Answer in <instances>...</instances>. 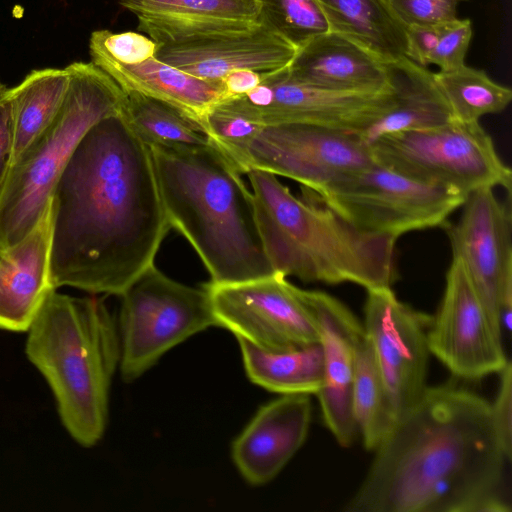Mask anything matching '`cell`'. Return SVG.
<instances>
[{
	"instance_id": "cell-1",
	"label": "cell",
	"mask_w": 512,
	"mask_h": 512,
	"mask_svg": "<svg viewBox=\"0 0 512 512\" xmlns=\"http://www.w3.org/2000/svg\"><path fill=\"white\" fill-rule=\"evenodd\" d=\"M52 288L120 296L150 265L171 225L149 147L120 113L83 135L54 186Z\"/></svg>"
},
{
	"instance_id": "cell-2",
	"label": "cell",
	"mask_w": 512,
	"mask_h": 512,
	"mask_svg": "<svg viewBox=\"0 0 512 512\" xmlns=\"http://www.w3.org/2000/svg\"><path fill=\"white\" fill-rule=\"evenodd\" d=\"M348 512H509L491 403L454 386L428 387L375 449Z\"/></svg>"
},
{
	"instance_id": "cell-3",
	"label": "cell",
	"mask_w": 512,
	"mask_h": 512,
	"mask_svg": "<svg viewBox=\"0 0 512 512\" xmlns=\"http://www.w3.org/2000/svg\"><path fill=\"white\" fill-rule=\"evenodd\" d=\"M163 207L212 284L274 274L259 234L251 190L213 142L149 147Z\"/></svg>"
},
{
	"instance_id": "cell-4",
	"label": "cell",
	"mask_w": 512,
	"mask_h": 512,
	"mask_svg": "<svg viewBox=\"0 0 512 512\" xmlns=\"http://www.w3.org/2000/svg\"><path fill=\"white\" fill-rule=\"evenodd\" d=\"M245 174L275 273L304 282H350L366 290L391 287L396 238L358 229L308 188V196L300 199L270 172L250 169Z\"/></svg>"
},
{
	"instance_id": "cell-5",
	"label": "cell",
	"mask_w": 512,
	"mask_h": 512,
	"mask_svg": "<svg viewBox=\"0 0 512 512\" xmlns=\"http://www.w3.org/2000/svg\"><path fill=\"white\" fill-rule=\"evenodd\" d=\"M27 332L26 355L49 384L63 426L78 444L96 445L120 363L117 323L104 301L51 289Z\"/></svg>"
},
{
	"instance_id": "cell-6",
	"label": "cell",
	"mask_w": 512,
	"mask_h": 512,
	"mask_svg": "<svg viewBox=\"0 0 512 512\" xmlns=\"http://www.w3.org/2000/svg\"><path fill=\"white\" fill-rule=\"evenodd\" d=\"M70 81L59 113L0 183V252L21 241L45 212L57 180L86 131L120 113L126 94L92 62L66 67Z\"/></svg>"
},
{
	"instance_id": "cell-7",
	"label": "cell",
	"mask_w": 512,
	"mask_h": 512,
	"mask_svg": "<svg viewBox=\"0 0 512 512\" xmlns=\"http://www.w3.org/2000/svg\"><path fill=\"white\" fill-rule=\"evenodd\" d=\"M117 323L122 379L141 377L170 349L217 326L206 286L177 282L155 264L120 295Z\"/></svg>"
},
{
	"instance_id": "cell-8",
	"label": "cell",
	"mask_w": 512,
	"mask_h": 512,
	"mask_svg": "<svg viewBox=\"0 0 512 512\" xmlns=\"http://www.w3.org/2000/svg\"><path fill=\"white\" fill-rule=\"evenodd\" d=\"M369 147L376 162L466 197L496 186L511 191V170L479 122L453 119L433 128L383 135Z\"/></svg>"
},
{
	"instance_id": "cell-9",
	"label": "cell",
	"mask_w": 512,
	"mask_h": 512,
	"mask_svg": "<svg viewBox=\"0 0 512 512\" xmlns=\"http://www.w3.org/2000/svg\"><path fill=\"white\" fill-rule=\"evenodd\" d=\"M313 193L358 229L396 239L414 230L444 228L467 198L376 161Z\"/></svg>"
},
{
	"instance_id": "cell-10",
	"label": "cell",
	"mask_w": 512,
	"mask_h": 512,
	"mask_svg": "<svg viewBox=\"0 0 512 512\" xmlns=\"http://www.w3.org/2000/svg\"><path fill=\"white\" fill-rule=\"evenodd\" d=\"M229 158L242 174L264 170L313 192L375 162L356 134L301 123L263 126Z\"/></svg>"
},
{
	"instance_id": "cell-11",
	"label": "cell",
	"mask_w": 512,
	"mask_h": 512,
	"mask_svg": "<svg viewBox=\"0 0 512 512\" xmlns=\"http://www.w3.org/2000/svg\"><path fill=\"white\" fill-rule=\"evenodd\" d=\"M287 67L262 73L261 82L253 90L217 106L261 127L301 123L358 135L392 101L391 85L379 92L323 90L293 80Z\"/></svg>"
},
{
	"instance_id": "cell-12",
	"label": "cell",
	"mask_w": 512,
	"mask_h": 512,
	"mask_svg": "<svg viewBox=\"0 0 512 512\" xmlns=\"http://www.w3.org/2000/svg\"><path fill=\"white\" fill-rule=\"evenodd\" d=\"M217 327L254 346L282 351L319 342L315 318L281 274L254 280L205 284Z\"/></svg>"
},
{
	"instance_id": "cell-13",
	"label": "cell",
	"mask_w": 512,
	"mask_h": 512,
	"mask_svg": "<svg viewBox=\"0 0 512 512\" xmlns=\"http://www.w3.org/2000/svg\"><path fill=\"white\" fill-rule=\"evenodd\" d=\"M456 224L447 223L453 257L462 263L494 330L502 336L500 303L512 299L510 196L501 202L493 188L470 193Z\"/></svg>"
},
{
	"instance_id": "cell-14",
	"label": "cell",
	"mask_w": 512,
	"mask_h": 512,
	"mask_svg": "<svg viewBox=\"0 0 512 512\" xmlns=\"http://www.w3.org/2000/svg\"><path fill=\"white\" fill-rule=\"evenodd\" d=\"M367 292L363 327L398 420L427 388V333L432 317L399 301L391 287Z\"/></svg>"
},
{
	"instance_id": "cell-15",
	"label": "cell",
	"mask_w": 512,
	"mask_h": 512,
	"mask_svg": "<svg viewBox=\"0 0 512 512\" xmlns=\"http://www.w3.org/2000/svg\"><path fill=\"white\" fill-rule=\"evenodd\" d=\"M428 348L454 375L478 379L509 362L466 271L453 257L439 310L427 333Z\"/></svg>"
},
{
	"instance_id": "cell-16",
	"label": "cell",
	"mask_w": 512,
	"mask_h": 512,
	"mask_svg": "<svg viewBox=\"0 0 512 512\" xmlns=\"http://www.w3.org/2000/svg\"><path fill=\"white\" fill-rule=\"evenodd\" d=\"M297 291L311 310L318 327L323 377L316 395L323 419L336 441L343 447H349L358 434L352 408V389L355 344L363 324L333 296L298 287Z\"/></svg>"
},
{
	"instance_id": "cell-17",
	"label": "cell",
	"mask_w": 512,
	"mask_h": 512,
	"mask_svg": "<svg viewBox=\"0 0 512 512\" xmlns=\"http://www.w3.org/2000/svg\"><path fill=\"white\" fill-rule=\"evenodd\" d=\"M298 48L259 24L251 29L158 44L155 57L198 78L222 82L239 70L266 73L289 66Z\"/></svg>"
},
{
	"instance_id": "cell-18",
	"label": "cell",
	"mask_w": 512,
	"mask_h": 512,
	"mask_svg": "<svg viewBox=\"0 0 512 512\" xmlns=\"http://www.w3.org/2000/svg\"><path fill=\"white\" fill-rule=\"evenodd\" d=\"M309 395H282L261 407L232 444V458L251 485L274 479L305 442L311 422Z\"/></svg>"
},
{
	"instance_id": "cell-19",
	"label": "cell",
	"mask_w": 512,
	"mask_h": 512,
	"mask_svg": "<svg viewBox=\"0 0 512 512\" xmlns=\"http://www.w3.org/2000/svg\"><path fill=\"white\" fill-rule=\"evenodd\" d=\"M134 14L138 30L157 44L251 29L258 0H118Z\"/></svg>"
},
{
	"instance_id": "cell-20",
	"label": "cell",
	"mask_w": 512,
	"mask_h": 512,
	"mask_svg": "<svg viewBox=\"0 0 512 512\" xmlns=\"http://www.w3.org/2000/svg\"><path fill=\"white\" fill-rule=\"evenodd\" d=\"M388 62L330 30L299 47L286 70L293 80L323 90L379 92L390 86Z\"/></svg>"
},
{
	"instance_id": "cell-21",
	"label": "cell",
	"mask_w": 512,
	"mask_h": 512,
	"mask_svg": "<svg viewBox=\"0 0 512 512\" xmlns=\"http://www.w3.org/2000/svg\"><path fill=\"white\" fill-rule=\"evenodd\" d=\"M53 228L50 202L36 226L0 258V329L27 331L52 288L49 258Z\"/></svg>"
},
{
	"instance_id": "cell-22",
	"label": "cell",
	"mask_w": 512,
	"mask_h": 512,
	"mask_svg": "<svg viewBox=\"0 0 512 512\" xmlns=\"http://www.w3.org/2000/svg\"><path fill=\"white\" fill-rule=\"evenodd\" d=\"M89 52L91 62L124 92L133 91L163 101L202 127L208 113L226 97L222 82L198 78L156 57L136 65H123L99 52Z\"/></svg>"
},
{
	"instance_id": "cell-23",
	"label": "cell",
	"mask_w": 512,
	"mask_h": 512,
	"mask_svg": "<svg viewBox=\"0 0 512 512\" xmlns=\"http://www.w3.org/2000/svg\"><path fill=\"white\" fill-rule=\"evenodd\" d=\"M392 101L385 112L357 136L368 146L398 132L428 129L452 121L451 109L434 73L407 57L388 62Z\"/></svg>"
},
{
	"instance_id": "cell-24",
	"label": "cell",
	"mask_w": 512,
	"mask_h": 512,
	"mask_svg": "<svg viewBox=\"0 0 512 512\" xmlns=\"http://www.w3.org/2000/svg\"><path fill=\"white\" fill-rule=\"evenodd\" d=\"M69 81L67 68H44L31 71L19 85L8 89L11 147L6 170L15 166L53 123Z\"/></svg>"
},
{
	"instance_id": "cell-25",
	"label": "cell",
	"mask_w": 512,
	"mask_h": 512,
	"mask_svg": "<svg viewBox=\"0 0 512 512\" xmlns=\"http://www.w3.org/2000/svg\"><path fill=\"white\" fill-rule=\"evenodd\" d=\"M317 1L331 31L355 40L387 62L406 57V28L385 0Z\"/></svg>"
},
{
	"instance_id": "cell-26",
	"label": "cell",
	"mask_w": 512,
	"mask_h": 512,
	"mask_svg": "<svg viewBox=\"0 0 512 512\" xmlns=\"http://www.w3.org/2000/svg\"><path fill=\"white\" fill-rule=\"evenodd\" d=\"M248 378L281 395L317 394L323 377L320 342L282 351H269L237 339Z\"/></svg>"
},
{
	"instance_id": "cell-27",
	"label": "cell",
	"mask_w": 512,
	"mask_h": 512,
	"mask_svg": "<svg viewBox=\"0 0 512 512\" xmlns=\"http://www.w3.org/2000/svg\"><path fill=\"white\" fill-rule=\"evenodd\" d=\"M352 408L364 446L375 450L397 419L389 404L371 342L364 330L355 344Z\"/></svg>"
},
{
	"instance_id": "cell-28",
	"label": "cell",
	"mask_w": 512,
	"mask_h": 512,
	"mask_svg": "<svg viewBox=\"0 0 512 512\" xmlns=\"http://www.w3.org/2000/svg\"><path fill=\"white\" fill-rule=\"evenodd\" d=\"M120 115L148 147L205 145L212 141L203 127L177 108L137 92H125Z\"/></svg>"
},
{
	"instance_id": "cell-29",
	"label": "cell",
	"mask_w": 512,
	"mask_h": 512,
	"mask_svg": "<svg viewBox=\"0 0 512 512\" xmlns=\"http://www.w3.org/2000/svg\"><path fill=\"white\" fill-rule=\"evenodd\" d=\"M453 118L461 122H479L485 115L499 113L512 100L510 88L493 81L485 71L463 66L434 73Z\"/></svg>"
},
{
	"instance_id": "cell-30",
	"label": "cell",
	"mask_w": 512,
	"mask_h": 512,
	"mask_svg": "<svg viewBox=\"0 0 512 512\" xmlns=\"http://www.w3.org/2000/svg\"><path fill=\"white\" fill-rule=\"evenodd\" d=\"M259 21L297 48L330 31L317 0H258Z\"/></svg>"
},
{
	"instance_id": "cell-31",
	"label": "cell",
	"mask_w": 512,
	"mask_h": 512,
	"mask_svg": "<svg viewBox=\"0 0 512 512\" xmlns=\"http://www.w3.org/2000/svg\"><path fill=\"white\" fill-rule=\"evenodd\" d=\"M158 44L139 32H92L89 51H96L123 65H136L155 57Z\"/></svg>"
},
{
	"instance_id": "cell-32",
	"label": "cell",
	"mask_w": 512,
	"mask_h": 512,
	"mask_svg": "<svg viewBox=\"0 0 512 512\" xmlns=\"http://www.w3.org/2000/svg\"><path fill=\"white\" fill-rule=\"evenodd\" d=\"M405 26L443 25L457 19L460 3L466 0H385Z\"/></svg>"
},
{
	"instance_id": "cell-33",
	"label": "cell",
	"mask_w": 512,
	"mask_h": 512,
	"mask_svg": "<svg viewBox=\"0 0 512 512\" xmlns=\"http://www.w3.org/2000/svg\"><path fill=\"white\" fill-rule=\"evenodd\" d=\"M472 35L470 19L457 18L444 24L430 64L437 66L439 71H449L463 66Z\"/></svg>"
},
{
	"instance_id": "cell-34",
	"label": "cell",
	"mask_w": 512,
	"mask_h": 512,
	"mask_svg": "<svg viewBox=\"0 0 512 512\" xmlns=\"http://www.w3.org/2000/svg\"><path fill=\"white\" fill-rule=\"evenodd\" d=\"M500 386L491 412L494 427L506 457L512 451V367L510 361L500 372Z\"/></svg>"
},
{
	"instance_id": "cell-35",
	"label": "cell",
	"mask_w": 512,
	"mask_h": 512,
	"mask_svg": "<svg viewBox=\"0 0 512 512\" xmlns=\"http://www.w3.org/2000/svg\"><path fill=\"white\" fill-rule=\"evenodd\" d=\"M443 25L407 26L405 56L420 66L430 65Z\"/></svg>"
},
{
	"instance_id": "cell-36",
	"label": "cell",
	"mask_w": 512,
	"mask_h": 512,
	"mask_svg": "<svg viewBox=\"0 0 512 512\" xmlns=\"http://www.w3.org/2000/svg\"><path fill=\"white\" fill-rule=\"evenodd\" d=\"M261 78L262 73L252 70H239L228 74L222 80L226 95L224 100L248 93L259 85Z\"/></svg>"
},
{
	"instance_id": "cell-37",
	"label": "cell",
	"mask_w": 512,
	"mask_h": 512,
	"mask_svg": "<svg viewBox=\"0 0 512 512\" xmlns=\"http://www.w3.org/2000/svg\"><path fill=\"white\" fill-rule=\"evenodd\" d=\"M7 92L0 98V183L6 170L11 147V104Z\"/></svg>"
},
{
	"instance_id": "cell-38",
	"label": "cell",
	"mask_w": 512,
	"mask_h": 512,
	"mask_svg": "<svg viewBox=\"0 0 512 512\" xmlns=\"http://www.w3.org/2000/svg\"><path fill=\"white\" fill-rule=\"evenodd\" d=\"M7 91L8 88L0 81V98H2Z\"/></svg>"
},
{
	"instance_id": "cell-39",
	"label": "cell",
	"mask_w": 512,
	"mask_h": 512,
	"mask_svg": "<svg viewBox=\"0 0 512 512\" xmlns=\"http://www.w3.org/2000/svg\"><path fill=\"white\" fill-rule=\"evenodd\" d=\"M2 252H0V258H1Z\"/></svg>"
}]
</instances>
